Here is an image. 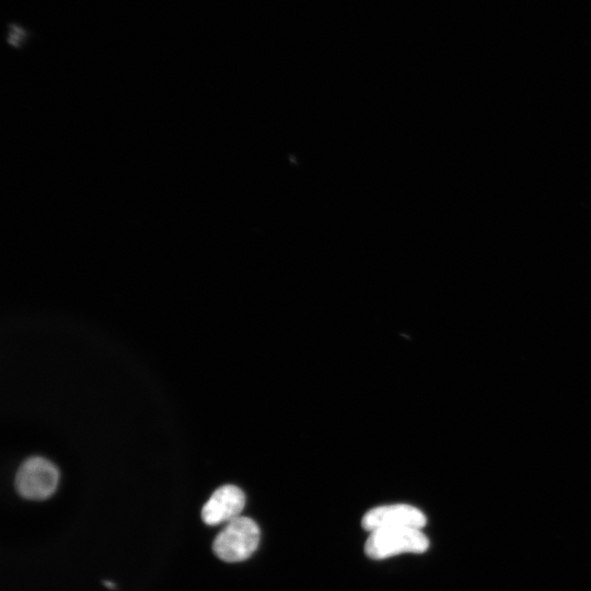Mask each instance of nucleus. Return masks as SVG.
<instances>
[{"label":"nucleus","instance_id":"f257e3e1","mask_svg":"<svg viewBox=\"0 0 591 591\" xmlns=\"http://www.w3.org/2000/svg\"><path fill=\"white\" fill-rule=\"evenodd\" d=\"M260 532L254 520L237 517L216 536L212 549L218 558L227 563H239L248 558L259 544Z\"/></svg>","mask_w":591,"mask_h":591},{"label":"nucleus","instance_id":"f03ea898","mask_svg":"<svg viewBox=\"0 0 591 591\" xmlns=\"http://www.w3.org/2000/svg\"><path fill=\"white\" fill-rule=\"evenodd\" d=\"M429 541L421 530L413 528L380 529L370 532L364 544L366 555L373 559L414 553H425Z\"/></svg>","mask_w":591,"mask_h":591},{"label":"nucleus","instance_id":"7ed1b4c3","mask_svg":"<svg viewBox=\"0 0 591 591\" xmlns=\"http://www.w3.org/2000/svg\"><path fill=\"white\" fill-rule=\"evenodd\" d=\"M57 467L44 457H31L19 468L15 477L18 493L30 500H44L50 497L58 485Z\"/></svg>","mask_w":591,"mask_h":591},{"label":"nucleus","instance_id":"20e7f679","mask_svg":"<svg viewBox=\"0 0 591 591\" xmlns=\"http://www.w3.org/2000/svg\"><path fill=\"white\" fill-rule=\"evenodd\" d=\"M427 518L416 507L405 503L375 507L366 512L361 526L369 532L380 529L413 528L421 530Z\"/></svg>","mask_w":591,"mask_h":591},{"label":"nucleus","instance_id":"39448f33","mask_svg":"<svg viewBox=\"0 0 591 591\" xmlns=\"http://www.w3.org/2000/svg\"><path fill=\"white\" fill-rule=\"evenodd\" d=\"M245 506V495L237 486L223 485L216 489L201 509L202 521L217 525L240 517Z\"/></svg>","mask_w":591,"mask_h":591},{"label":"nucleus","instance_id":"423d86ee","mask_svg":"<svg viewBox=\"0 0 591 591\" xmlns=\"http://www.w3.org/2000/svg\"><path fill=\"white\" fill-rule=\"evenodd\" d=\"M27 38V31L18 23L8 24L7 42L14 46L20 47Z\"/></svg>","mask_w":591,"mask_h":591},{"label":"nucleus","instance_id":"0eeeda50","mask_svg":"<svg viewBox=\"0 0 591 591\" xmlns=\"http://www.w3.org/2000/svg\"><path fill=\"white\" fill-rule=\"evenodd\" d=\"M104 584H105L106 587H108V588H114V587H115V584L112 583L111 581H104Z\"/></svg>","mask_w":591,"mask_h":591}]
</instances>
